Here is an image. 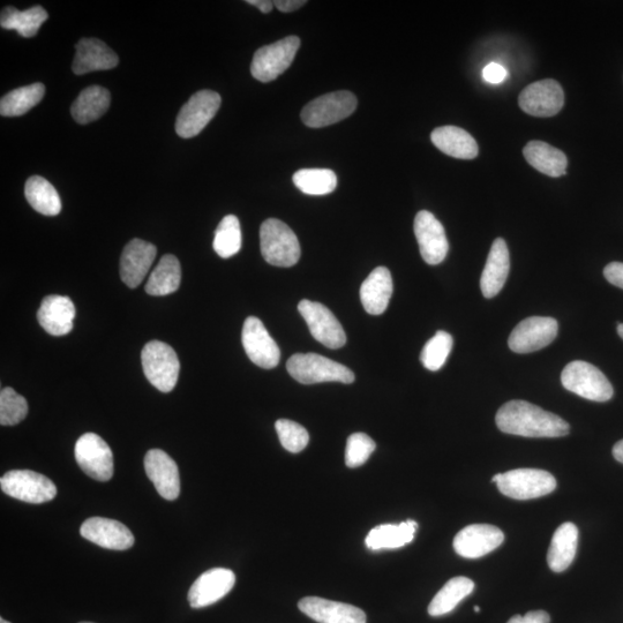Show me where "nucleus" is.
Listing matches in <instances>:
<instances>
[{"instance_id":"f257e3e1","label":"nucleus","mask_w":623,"mask_h":623,"mask_svg":"<svg viewBox=\"0 0 623 623\" xmlns=\"http://www.w3.org/2000/svg\"><path fill=\"white\" fill-rule=\"evenodd\" d=\"M495 422L501 432L527 438H560L570 432L566 420L525 401L502 405Z\"/></svg>"},{"instance_id":"f03ea898","label":"nucleus","mask_w":623,"mask_h":623,"mask_svg":"<svg viewBox=\"0 0 623 623\" xmlns=\"http://www.w3.org/2000/svg\"><path fill=\"white\" fill-rule=\"evenodd\" d=\"M262 257L269 265L292 267L300 259V244L295 232L280 220L269 219L260 228Z\"/></svg>"},{"instance_id":"7ed1b4c3","label":"nucleus","mask_w":623,"mask_h":623,"mask_svg":"<svg viewBox=\"0 0 623 623\" xmlns=\"http://www.w3.org/2000/svg\"><path fill=\"white\" fill-rule=\"evenodd\" d=\"M287 370L292 378L303 385L321 384V382H342L352 384L355 374L347 366L317 354H297L287 363Z\"/></svg>"},{"instance_id":"20e7f679","label":"nucleus","mask_w":623,"mask_h":623,"mask_svg":"<svg viewBox=\"0 0 623 623\" xmlns=\"http://www.w3.org/2000/svg\"><path fill=\"white\" fill-rule=\"evenodd\" d=\"M499 491L515 500H531L545 497L557 489V480L545 470L516 469L492 478Z\"/></svg>"},{"instance_id":"39448f33","label":"nucleus","mask_w":623,"mask_h":623,"mask_svg":"<svg viewBox=\"0 0 623 623\" xmlns=\"http://www.w3.org/2000/svg\"><path fill=\"white\" fill-rule=\"evenodd\" d=\"M142 369L147 380L162 393H170L177 385L180 363L169 344L152 341L141 352Z\"/></svg>"},{"instance_id":"423d86ee","label":"nucleus","mask_w":623,"mask_h":623,"mask_svg":"<svg viewBox=\"0 0 623 623\" xmlns=\"http://www.w3.org/2000/svg\"><path fill=\"white\" fill-rule=\"evenodd\" d=\"M561 382L569 392L594 402H607L613 397V387L596 366L575 360L561 373Z\"/></svg>"},{"instance_id":"0eeeda50","label":"nucleus","mask_w":623,"mask_h":623,"mask_svg":"<svg viewBox=\"0 0 623 623\" xmlns=\"http://www.w3.org/2000/svg\"><path fill=\"white\" fill-rule=\"evenodd\" d=\"M299 47V37L288 36L281 41L260 48L255 52L252 60L253 78L265 84L279 78L294 63Z\"/></svg>"},{"instance_id":"6e6552de","label":"nucleus","mask_w":623,"mask_h":623,"mask_svg":"<svg viewBox=\"0 0 623 623\" xmlns=\"http://www.w3.org/2000/svg\"><path fill=\"white\" fill-rule=\"evenodd\" d=\"M357 104V97L354 94L341 90L313 100L306 105L300 117L306 126L321 129L339 123L354 114Z\"/></svg>"},{"instance_id":"1a4fd4ad","label":"nucleus","mask_w":623,"mask_h":623,"mask_svg":"<svg viewBox=\"0 0 623 623\" xmlns=\"http://www.w3.org/2000/svg\"><path fill=\"white\" fill-rule=\"evenodd\" d=\"M0 486L10 497L40 505L54 500L57 487L48 477L30 470H12L0 479Z\"/></svg>"},{"instance_id":"9d476101","label":"nucleus","mask_w":623,"mask_h":623,"mask_svg":"<svg viewBox=\"0 0 623 623\" xmlns=\"http://www.w3.org/2000/svg\"><path fill=\"white\" fill-rule=\"evenodd\" d=\"M221 96L213 90H200L180 109L176 120V132L180 138L197 137L209 124L221 107Z\"/></svg>"},{"instance_id":"9b49d317","label":"nucleus","mask_w":623,"mask_h":623,"mask_svg":"<svg viewBox=\"0 0 623 623\" xmlns=\"http://www.w3.org/2000/svg\"><path fill=\"white\" fill-rule=\"evenodd\" d=\"M75 460L87 476L99 482H109L114 476V455L100 435H82L75 445Z\"/></svg>"},{"instance_id":"f8f14e48","label":"nucleus","mask_w":623,"mask_h":623,"mask_svg":"<svg viewBox=\"0 0 623 623\" xmlns=\"http://www.w3.org/2000/svg\"><path fill=\"white\" fill-rule=\"evenodd\" d=\"M315 340L329 349H340L347 343V335L335 315L325 305L304 299L298 305Z\"/></svg>"},{"instance_id":"ddd939ff","label":"nucleus","mask_w":623,"mask_h":623,"mask_svg":"<svg viewBox=\"0 0 623 623\" xmlns=\"http://www.w3.org/2000/svg\"><path fill=\"white\" fill-rule=\"evenodd\" d=\"M558 321L531 317L520 322L509 336V348L516 354H530L547 347L558 335Z\"/></svg>"},{"instance_id":"4468645a","label":"nucleus","mask_w":623,"mask_h":623,"mask_svg":"<svg viewBox=\"0 0 623 623\" xmlns=\"http://www.w3.org/2000/svg\"><path fill=\"white\" fill-rule=\"evenodd\" d=\"M242 341L251 362L261 369L270 370L279 365L281 359L279 345L258 318L250 317L245 320Z\"/></svg>"},{"instance_id":"2eb2a0df","label":"nucleus","mask_w":623,"mask_h":623,"mask_svg":"<svg viewBox=\"0 0 623 623\" xmlns=\"http://www.w3.org/2000/svg\"><path fill=\"white\" fill-rule=\"evenodd\" d=\"M565 103L564 90L558 81L540 80L523 89L519 104L524 112L535 117H552L561 111Z\"/></svg>"},{"instance_id":"dca6fc26","label":"nucleus","mask_w":623,"mask_h":623,"mask_svg":"<svg viewBox=\"0 0 623 623\" xmlns=\"http://www.w3.org/2000/svg\"><path fill=\"white\" fill-rule=\"evenodd\" d=\"M415 235L422 258L431 266L439 265L447 257L449 243L444 225L435 216L422 210L415 219Z\"/></svg>"},{"instance_id":"f3484780","label":"nucleus","mask_w":623,"mask_h":623,"mask_svg":"<svg viewBox=\"0 0 623 623\" xmlns=\"http://www.w3.org/2000/svg\"><path fill=\"white\" fill-rule=\"evenodd\" d=\"M505 535L491 524H472L454 538V550L465 559H478L497 550Z\"/></svg>"},{"instance_id":"a211bd4d","label":"nucleus","mask_w":623,"mask_h":623,"mask_svg":"<svg viewBox=\"0 0 623 623\" xmlns=\"http://www.w3.org/2000/svg\"><path fill=\"white\" fill-rule=\"evenodd\" d=\"M236 584V575L230 569H209L195 581L189 591L193 609L213 605L227 596Z\"/></svg>"},{"instance_id":"6ab92c4d","label":"nucleus","mask_w":623,"mask_h":623,"mask_svg":"<svg viewBox=\"0 0 623 623\" xmlns=\"http://www.w3.org/2000/svg\"><path fill=\"white\" fill-rule=\"evenodd\" d=\"M80 534L103 549L115 551L131 549L135 540L126 525L115 520L104 519V517H92L82 523Z\"/></svg>"},{"instance_id":"aec40b11","label":"nucleus","mask_w":623,"mask_h":623,"mask_svg":"<svg viewBox=\"0 0 623 623\" xmlns=\"http://www.w3.org/2000/svg\"><path fill=\"white\" fill-rule=\"evenodd\" d=\"M156 253L155 245L138 238L125 246L120 258V277L127 287H139L152 268Z\"/></svg>"},{"instance_id":"412c9836","label":"nucleus","mask_w":623,"mask_h":623,"mask_svg":"<svg viewBox=\"0 0 623 623\" xmlns=\"http://www.w3.org/2000/svg\"><path fill=\"white\" fill-rule=\"evenodd\" d=\"M145 469L150 482L162 498L174 501L180 494L178 465L161 449H152L146 454Z\"/></svg>"},{"instance_id":"4be33fe9","label":"nucleus","mask_w":623,"mask_h":623,"mask_svg":"<svg viewBox=\"0 0 623 623\" xmlns=\"http://www.w3.org/2000/svg\"><path fill=\"white\" fill-rule=\"evenodd\" d=\"M299 610L319 623H366V614L356 606L319 597H306Z\"/></svg>"},{"instance_id":"5701e85b","label":"nucleus","mask_w":623,"mask_h":623,"mask_svg":"<svg viewBox=\"0 0 623 623\" xmlns=\"http://www.w3.org/2000/svg\"><path fill=\"white\" fill-rule=\"evenodd\" d=\"M72 70L77 75L115 69L119 63L115 51L97 39H82L75 45Z\"/></svg>"},{"instance_id":"b1692460","label":"nucleus","mask_w":623,"mask_h":623,"mask_svg":"<svg viewBox=\"0 0 623 623\" xmlns=\"http://www.w3.org/2000/svg\"><path fill=\"white\" fill-rule=\"evenodd\" d=\"M75 313L77 311L69 297L52 295L42 300L37 320L48 334L64 336L71 333Z\"/></svg>"},{"instance_id":"393cba45","label":"nucleus","mask_w":623,"mask_h":623,"mask_svg":"<svg viewBox=\"0 0 623 623\" xmlns=\"http://www.w3.org/2000/svg\"><path fill=\"white\" fill-rule=\"evenodd\" d=\"M509 251L505 239L497 238L491 247L489 258L480 279L485 298H493L504 288L509 274Z\"/></svg>"},{"instance_id":"a878e982","label":"nucleus","mask_w":623,"mask_h":623,"mask_svg":"<svg viewBox=\"0 0 623 623\" xmlns=\"http://www.w3.org/2000/svg\"><path fill=\"white\" fill-rule=\"evenodd\" d=\"M393 290L394 284L389 269L375 268L360 288V300L365 311L372 315L384 313L393 296Z\"/></svg>"},{"instance_id":"bb28decb","label":"nucleus","mask_w":623,"mask_h":623,"mask_svg":"<svg viewBox=\"0 0 623 623\" xmlns=\"http://www.w3.org/2000/svg\"><path fill=\"white\" fill-rule=\"evenodd\" d=\"M433 145L448 156L461 160H474L478 145L472 135L456 126H442L431 134Z\"/></svg>"},{"instance_id":"cd10ccee","label":"nucleus","mask_w":623,"mask_h":623,"mask_svg":"<svg viewBox=\"0 0 623 623\" xmlns=\"http://www.w3.org/2000/svg\"><path fill=\"white\" fill-rule=\"evenodd\" d=\"M579 546V529L574 523L561 524L554 532L547 564L554 573L565 572L573 564Z\"/></svg>"},{"instance_id":"c85d7f7f","label":"nucleus","mask_w":623,"mask_h":623,"mask_svg":"<svg viewBox=\"0 0 623 623\" xmlns=\"http://www.w3.org/2000/svg\"><path fill=\"white\" fill-rule=\"evenodd\" d=\"M418 524L408 520L400 524H382L370 531L365 543L371 551L400 549L415 539Z\"/></svg>"},{"instance_id":"c756f323","label":"nucleus","mask_w":623,"mask_h":623,"mask_svg":"<svg viewBox=\"0 0 623 623\" xmlns=\"http://www.w3.org/2000/svg\"><path fill=\"white\" fill-rule=\"evenodd\" d=\"M525 160L542 174L550 177L566 175L567 156L562 150L544 141H530L523 149Z\"/></svg>"},{"instance_id":"7c9ffc66","label":"nucleus","mask_w":623,"mask_h":623,"mask_svg":"<svg viewBox=\"0 0 623 623\" xmlns=\"http://www.w3.org/2000/svg\"><path fill=\"white\" fill-rule=\"evenodd\" d=\"M111 95L101 86H90L80 93L72 104L71 114L75 122L86 125L101 118L108 111Z\"/></svg>"},{"instance_id":"2f4dec72","label":"nucleus","mask_w":623,"mask_h":623,"mask_svg":"<svg viewBox=\"0 0 623 623\" xmlns=\"http://www.w3.org/2000/svg\"><path fill=\"white\" fill-rule=\"evenodd\" d=\"M182 282V267L179 260L172 254H165L150 274L146 284V292L150 296H168L174 294Z\"/></svg>"},{"instance_id":"473e14b6","label":"nucleus","mask_w":623,"mask_h":623,"mask_svg":"<svg viewBox=\"0 0 623 623\" xmlns=\"http://www.w3.org/2000/svg\"><path fill=\"white\" fill-rule=\"evenodd\" d=\"M49 14L42 6L36 5L26 11H19L13 6L5 7L0 15V26L4 29L17 30L22 37L36 36L47 21Z\"/></svg>"},{"instance_id":"72a5a7b5","label":"nucleus","mask_w":623,"mask_h":623,"mask_svg":"<svg viewBox=\"0 0 623 623\" xmlns=\"http://www.w3.org/2000/svg\"><path fill=\"white\" fill-rule=\"evenodd\" d=\"M25 195L28 204L45 216H56L62 212V200L54 185L40 176H33L27 180Z\"/></svg>"},{"instance_id":"f704fd0d","label":"nucleus","mask_w":623,"mask_h":623,"mask_svg":"<svg viewBox=\"0 0 623 623\" xmlns=\"http://www.w3.org/2000/svg\"><path fill=\"white\" fill-rule=\"evenodd\" d=\"M474 590L475 583L468 577H454L435 595L429 606V614L431 617H442V615L453 612L456 606L464 598L470 596Z\"/></svg>"},{"instance_id":"c9c22d12","label":"nucleus","mask_w":623,"mask_h":623,"mask_svg":"<svg viewBox=\"0 0 623 623\" xmlns=\"http://www.w3.org/2000/svg\"><path fill=\"white\" fill-rule=\"evenodd\" d=\"M45 87L41 82L12 90L0 100V115L19 117L27 114L43 100Z\"/></svg>"},{"instance_id":"e433bc0d","label":"nucleus","mask_w":623,"mask_h":623,"mask_svg":"<svg viewBox=\"0 0 623 623\" xmlns=\"http://www.w3.org/2000/svg\"><path fill=\"white\" fill-rule=\"evenodd\" d=\"M292 180L297 189L307 195H327L337 186V176L329 169L298 170Z\"/></svg>"},{"instance_id":"4c0bfd02","label":"nucleus","mask_w":623,"mask_h":623,"mask_svg":"<svg viewBox=\"0 0 623 623\" xmlns=\"http://www.w3.org/2000/svg\"><path fill=\"white\" fill-rule=\"evenodd\" d=\"M214 250L223 259L234 257L242 249V229L235 215L225 216L215 231Z\"/></svg>"},{"instance_id":"58836bf2","label":"nucleus","mask_w":623,"mask_h":623,"mask_svg":"<svg viewBox=\"0 0 623 623\" xmlns=\"http://www.w3.org/2000/svg\"><path fill=\"white\" fill-rule=\"evenodd\" d=\"M453 349L452 335L439 330L432 339L425 344L420 355V362L430 371H439L445 365L446 360Z\"/></svg>"},{"instance_id":"ea45409f","label":"nucleus","mask_w":623,"mask_h":623,"mask_svg":"<svg viewBox=\"0 0 623 623\" xmlns=\"http://www.w3.org/2000/svg\"><path fill=\"white\" fill-rule=\"evenodd\" d=\"M28 414V404L24 396L14 389L6 387L0 393V424L3 426L18 425Z\"/></svg>"},{"instance_id":"a19ab883","label":"nucleus","mask_w":623,"mask_h":623,"mask_svg":"<svg viewBox=\"0 0 623 623\" xmlns=\"http://www.w3.org/2000/svg\"><path fill=\"white\" fill-rule=\"evenodd\" d=\"M276 432L279 435L281 445L290 453H300L309 445L310 435L305 427L288 419L277 420Z\"/></svg>"},{"instance_id":"79ce46f5","label":"nucleus","mask_w":623,"mask_h":623,"mask_svg":"<svg viewBox=\"0 0 623 623\" xmlns=\"http://www.w3.org/2000/svg\"><path fill=\"white\" fill-rule=\"evenodd\" d=\"M375 448L377 445L369 435L365 433L351 434L347 441V449H345V464L351 469L362 467L370 459Z\"/></svg>"},{"instance_id":"37998d69","label":"nucleus","mask_w":623,"mask_h":623,"mask_svg":"<svg viewBox=\"0 0 623 623\" xmlns=\"http://www.w3.org/2000/svg\"><path fill=\"white\" fill-rule=\"evenodd\" d=\"M604 276L607 281L620 289H623V264L622 262H611L604 269Z\"/></svg>"},{"instance_id":"c03bdc74","label":"nucleus","mask_w":623,"mask_h":623,"mask_svg":"<svg viewBox=\"0 0 623 623\" xmlns=\"http://www.w3.org/2000/svg\"><path fill=\"white\" fill-rule=\"evenodd\" d=\"M483 77L485 81L490 82V84H500V82L506 79L507 71L504 66L491 63L485 67Z\"/></svg>"},{"instance_id":"a18cd8bd","label":"nucleus","mask_w":623,"mask_h":623,"mask_svg":"<svg viewBox=\"0 0 623 623\" xmlns=\"http://www.w3.org/2000/svg\"><path fill=\"white\" fill-rule=\"evenodd\" d=\"M549 613L545 611H532L525 615H515L508 623H550Z\"/></svg>"},{"instance_id":"49530a36","label":"nucleus","mask_w":623,"mask_h":623,"mask_svg":"<svg viewBox=\"0 0 623 623\" xmlns=\"http://www.w3.org/2000/svg\"><path fill=\"white\" fill-rule=\"evenodd\" d=\"M306 3V0H276L274 6L283 13H291L302 9Z\"/></svg>"},{"instance_id":"de8ad7c7","label":"nucleus","mask_w":623,"mask_h":623,"mask_svg":"<svg viewBox=\"0 0 623 623\" xmlns=\"http://www.w3.org/2000/svg\"><path fill=\"white\" fill-rule=\"evenodd\" d=\"M247 4L257 7L262 13L272 12L274 3L270 0H247Z\"/></svg>"},{"instance_id":"09e8293b","label":"nucleus","mask_w":623,"mask_h":623,"mask_svg":"<svg viewBox=\"0 0 623 623\" xmlns=\"http://www.w3.org/2000/svg\"><path fill=\"white\" fill-rule=\"evenodd\" d=\"M614 459L623 464V440L615 444L613 448Z\"/></svg>"},{"instance_id":"8fccbe9b","label":"nucleus","mask_w":623,"mask_h":623,"mask_svg":"<svg viewBox=\"0 0 623 623\" xmlns=\"http://www.w3.org/2000/svg\"><path fill=\"white\" fill-rule=\"evenodd\" d=\"M618 334L621 336V339L623 340V324H620L618 326Z\"/></svg>"},{"instance_id":"3c124183","label":"nucleus","mask_w":623,"mask_h":623,"mask_svg":"<svg viewBox=\"0 0 623 623\" xmlns=\"http://www.w3.org/2000/svg\"><path fill=\"white\" fill-rule=\"evenodd\" d=\"M0 623H11L10 621L5 620L4 618L0 619Z\"/></svg>"},{"instance_id":"603ef678","label":"nucleus","mask_w":623,"mask_h":623,"mask_svg":"<svg viewBox=\"0 0 623 623\" xmlns=\"http://www.w3.org/2000/svg\"><path fill=\"white\" fill-rule=\"evenodd\" d=\"M475 612H476V613L480 612V607L476 606V607H475Z\"/></svg>"},{"instance_id":"864d4df0","label":"nucleus","mask_w":623,"mask_h":623,"mask_svg":"<svg viewBox=\"0 0 623 623\" xmlns=\"http://www.w3.org/2000/svg\"><path fill=\"white\" fill-rule=\"evenodd\" d=\"M80 623H93V622H80Z\"/></svg>"}]
</instances>
